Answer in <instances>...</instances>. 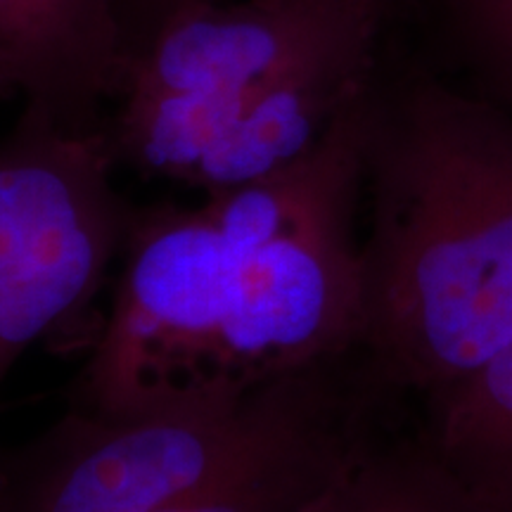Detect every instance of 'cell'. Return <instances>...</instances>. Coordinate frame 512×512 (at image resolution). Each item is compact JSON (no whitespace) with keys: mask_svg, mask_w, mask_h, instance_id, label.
<instances>
[{"mask_svg":"<svg viewBox=\"0 0 512 512\" xmlns=\"http://www.w3.org/2000/svg\"><path fill=\"white\" fill-rule=\"evenodd\" d=\"M375 368L361 344L235 401L143 415L67 408L0 448V512H159L290 439Z\"/></svg>","mask_w":512,"mask_h":512,"instance_id":"cell-2","label":"cell"},{"mask_svg":"<svg viewBox=\"0 0 512 512\" xmlns=\"http://www.w3.org/2000/svg\"><path fill=\"white\" fill-rule=\"evenodd\" d=\"M387 8L389 0L188 5L131 50L121 95L235 93L313 64L375 57Z\"/></svg>","mask_w":512,"mask_h":512,"instance_id":"cell-5","label":"cell"},{"mask_svg":"<svg viewBox=\"0 0 512 512\" xmlns=\"http://www.w3.org/2000/svg\"><path fill=\"white\" fill-rule=\"evenodd\" d=\"M128 55L124 0H0V93L57 124L105 128Z\"/></svg>","mask_w":512,"mask_h":512,"instance_id":"cell-6","label":"cell"},{"mask_svg":"<svg viewBox=\"0 0 512 512\" xmlns=\"http://www.w3.org/2000/svg\"><path fill=\"white\" fill-rule=\"evenodd\" d=\"M446 19L472 74L463 86L512 110V0H446Z\"/></svg>","mask_w":512,"mask_h":512,"instance_id":"cell-10","label":"cell"},{"mask_svg":"<svg viewBox=\"0 0 512 512\" xmlns=\"http://www.w3.org/2000/svg\"><path fill=\"white\" fill-rule=\"evenodd\" d=\"M377 72V55L342 57L235 93H126L105 131L119 164L214 195L306 155Z\"/></svg>","mask_w":512,"mask_h":512,"instance_id":"cell-4","label":"cell"},{"mask_svg":"<svg viewBox=\"0 0 512 512\" xmlns=\"http://www.w3.org/2000/svg\"><path fill=\"white\" fill-rule=\"evenodd\" d=\"M195 3H209V0H190V5H195Z\"/></svg>","mask_w":512,"mask_h":512,"instance_id":"cell-12","label":"cell"},{"mask_svg":"<svg viewBox=\"0 0 512 512\" xmlns=\"http://www.w3.org/2000/svg\"><path fill=\"white\" fill-rule=\"evenodd\" d=\"M361 344L425 399L512 342V110L432 74L368 91Z\"/></svg>","mask_w":512,"mask_h":512,"instance_id":"cell-1","label":"cell"},{"mask_svg":"<svg viewBox=\"0 0 512 512\" xmlns=\"http://www.w3.org/2000/svg\"><path fill=\"white\" fill-rule=\"evenodd\" d=\"M105 128L74 131L24 107L0 140V392L34 344L88 337L133 204Z\"/></svg>","mask_w":512,"mask_h":512,"instance_id":"cell-3","label":"cell"},{"mask_svg":"<svg viewBox=\"0 0 512 512\" xmlns=\"http://www.w3.org/2000/svg\"><path fill=\"white\" fill-rule=\"evenodd\" d=\"M415 403L444 463L498 512H512V342Z\"/></svg>","mask_w":512,"mask_h":512,"instance_id":"cell-9","label":"cell"},{"mask_svg":"<svg viewBox=\"0 0 512 512\" xmlns=\"http://www.w3.org/2000/svg\"><path fill=\"white\" fill-rule=\"evenodd\" d=\"M304 512H498L444 463L411 399L361 441Z\"/></svg>","mask_w":512,"mask_h":512,"instance_id":"cell-8","label":"cell"},{"mask_svg":"<svg viewBox=\"0 0 512 512\" xmlns=\"http://www.w3.org/2000/svg\"><path fill=\"white\" fill-rule=\"evenodd\" d=\"M0 496H3V484H0Z\"/></svg>","mask_w":512,"mask_h":512,"instance_id":"cell-13","label":"cell"},{"mask_svg":"<svg viewBox=\"0 0 512 512\" xmlns=\"http://www.w3.org/2000/svg\"><path fill=\"white\" fill-rule=\"evenodd\" d=\"M188 5L190 0H124V19H126V10L128 15H136L131 29H128V43H131V50L136 48L152 29H157L166 17L174 15L176 10L188 8Z\"/></svg>","mask_w":512,"mask_h":512,"instance_id":"cell-11","label":"cell"},{"mask_svg":"<svg viewBox=\"0 0 512 512\" xmlns=\"http://www.w3.org/2000/svg\"><path fill=\"white\" fill-rule=\"evenodd\" d=\"M408 401L377 366L290 439L159 512H304L361 441Z\"/></svg>","mask_w":512,"mask_h":512,"instance_id":"cell-7","label":"cell"}]
</instances>
